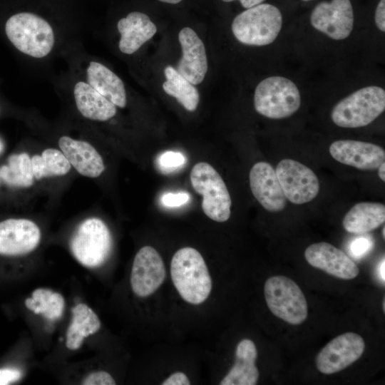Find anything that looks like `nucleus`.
Masks as SVG:
<instances>
[{"label": "nucleus", "instance_id": "obj_33", "mask_svg": "<svg viewBox=\"0 0 385 385\" xmlns=\"http://www.w3.org/2000/svg\"><path fill=\"white\" fill-rule=\"evenodd\" d=\"M163 385H189L190 381L183 372L177 371L170 375L162 383Z\"/></svg>", "mask_w": 385, "mask_h": 385}, {"label": "nucleus", "instance_id": "obj_15", "mask_svg": "<svg viewBox=\"0 0 385 385\" xmlns=\"http://www.w3.org/2000/svg\"><path fill=\"white\" fill-rule=\"evenodd\" d=\"M338 162L363 170H374L385 161L384 150L375 144L353 140H339L329 147Z\"/></svg>", "mask_w": 385, "mask_h": 385}, {"label": "nucleus", "instance_id": "obj_38", "mask_svg": "<svg viewBox=\"0 0 385 385\" xmlns=\"http://www.w3.org/2000/svg\"><path fill=\"white\" fill-rule=\"evenodd\" d=\"M384 265H385V262H384V258L382 262L380 264V267H379L380 278L383 281L384 283V281H385V274H384L385 267H384Z\"/></svg>", "mask_w": 385, "mask_h": 385}, {"label": "nucleus", "instance_id": "obj_21", "mask_svg": "<svg viewBox=\"0 0 385 385\" xmlns=\"http://www.w3.org/2000/svg\"><path fill=\"white\" fill-rule=\"evenodd\" d=\"M72 93L77 110L84 118L103 122L115 115L116 106L83 78L74 81Z\"/></svg>", "mask_w": 385, "mask_h": 385}, {"label": "nucleus", "instance_id": "obj_42", "mask_svg": "<svg viewBox=\"0 0 385 385\" xmlns=\"http://www.w3.org/2000/svg\"><path fill=\"white\" fill-rule=\"evenodd\" d=\"M1 143H0V151H1Z\"/></svg>", "mask_w": 385, "mask_h": 385}, {"label": "nucleus", "instance_id": "obj_30", "mask_svg": "<svg viewBox=\"0 0 385 385\" xmlns=\"http://www.w3.org/2000/svg\"><path fill=\"white\" fill-rule=\"evenodd\" d=\"M115 384L113 376L103 371L89 374L82 382L83 385H115Z\"/></svg>", "mask_w": 385, "mask_h": 385}, {"label": "nucleus", "instance_id": "obj_39", "mask_svg": "<svg viewBox=\"0 0 385 385\" xmlns=\"http://www.w3.org/2000/svg\"><path fill=\"white\" fill-rule=\"evenodd\" d=\"M159 1L164 3L175 4L180 2L183 0H159Z\"/></svg>", "mask_w": 385, "mask_h": 385}, {"label": "nucleus", "instance_id": "obj_6", "mask_svg": "<svg viewBox=\"0 0 385 385\" xmlns=\"http://www.w3.org/2000/svg\"><path fill=\"white\" fill-rule=\"evenodd\" d=\"M301 96L291 80L282 76H271L257 86L254 95L256 111L272 119L287 118L298 111Z\"/></svg>", "mask_w": 385, "mask_h": 385}, {"label": "nucleus", "instance_id": "obj_35", "mask_svg": "<svg viewBox=\"0 0 385 385\" xmlns=\"http://www.w3.org/2000/svg\"><path fill=\"white\" fill-rule=\"evenodd\" d=\"M225 2H230L236 0H222ZM240 1L241 5L245 8L249 9L253 7L256 5L262 4L265 0H238Z\"/></svg>", "mask_w": 385, "mask_h": 385}, {"label": "nucleus", "instance_id": "obj_17", "mask_svg": "<svg viewBox=\"0 0 385 385\" xmlns=\"http://www.w3.org/2000/svg\"><path fill=\"white\" fill-rule=\"evenodd\" d=\"M178 38L183 56L178 63L176 70L192 84H200L207 71L204 43L190 27L183 28L179 33Z\"/></svg>", "mask_w": 385, "mask_h": 385}, {"label": "nucleus", "instance_id": "obj_11", "mask_svg": "<svg viewBox=\"0 0 385 385\" xmlns=\"http://www.w3.org/2000/svg\"><path fill=\"white\" fill-rule=\"evenodd\" d=\"M365 349L363 338L354 332H346L330 341L318 354L316 366L325 374L342 371L359 359Z\"/></svg>", "mask_w": 385, "mask_h": 385}, {"label": "nucleus", "instance_id": "obj_4", "mask_svg": "<svg viewBox=\"0 0 385 385\" xmlns=\"http://www.w3.org/2000/svg\"><path fill=\"white\" fill-rule=\"evenodd\" d=\"M385 109V91L370 86L362 88L338 102L331 112L332 121L342 128L366 126Z\"/></svg>", "mask_w": 385, "mask_h": 385}, {"label": "nucleus", "instance_id": "obj_31", "mask_svg": "<svg viewBox=\"0 0 385 385\" xmlns=\"http://www.w3.org/2000/svg\"><path fill=\"white\" fill-rule=\"evenodd\" d=\"M190 195L185 192L177 193L167 192L163 195L160 200L163 205L169 207H180L188 202Z\"/></svg>", "mask_w": 385, "mask_h": 385}, {"label": "nucleus", "instance_id": "obj_3", "mask_svg": "<svg viewBox=\"0 0 385 385\" xmlns=\"http://www.w3.org/2000/svg\"><path fill=\"white\" fill-rule=\"evenodd\" d=\"M282 16L278 8L260 4L239 14L232 24L235 37L248 46H265L272 43L280 32Z\"/></svg>", "mask_w": 385, "mask_h": 385}, {"label": "nucleus", "instance_id": "obj_8", "mask_svg": "<svg viewBox=\"0 0 385 385\" xmlns=\"http://www.w3.org/2000/svg\"><path fill=\"white\" fill-rule=\"evenodd\" d=\"M264 293L268 308L276 317L293 325L307 319L306 298L292 279L284 276L271 277L265 282Z\"/></svg>", "mask_w": 385, "mask_h": 385}, {"label": "nucleus", "instance_id": "obj_18", "mask_svg": "<svg viewBox=\"0 0 385 385\" xmlns=\"http://www.w3.org/2000/svg\"><path fill=\"white\" fill-rule=\"evenodd\" d=\"M58 146L71 165L81 175L94 178L104 171L103 158L91 143L63 135L58 140Z\"/></svg>", "mask_w": 385, "mask_h": 385}, {"label": "nucleus", "instance_id": "obj_29", "mask_svg": "<svg viewBox=\"0 0 385 385\" xmlns=\"http://www.w3.org/2000/svg\"><path fill=\"white\" fill-rule=\"evenodd\" d=\"M373 245L371 240L369 237H361L352 241L349 247V252L353 257L359 259L363 257Z\"/></svg>", "mask_w": 385, "mask_h": 385}, {"label": "nucleus", "instance_id": "obj_23", "mask_svg": "<svg viewBox=\"0 0 385 385\" xmlns=\"http://www.w3.org/2000/svg\"><path fill=\"white\" fill-rule=\"evenodd\" d=\"M385 221V206L382 203L362 202L354 205L342 220L344 228L350 233L371 232Z\"/></svg>", "mask_w": 385, "mask_h": 385}, {"label": "nucleus", "instance_id": "obj_13", "mask_svg": "<svg viewBox=\"0 0 385 385\" xmlns=\"http://www.w3.org/2000/svg\"><path fill=\"white\" fill-rule=\"evenodd\" d=\"M38 226L32 220L9 218L0 222V255L19 256L34 250L41 240Z\"/></svg>", "mask_w": 385, "mask_h": 385}, {"label": "nucleus", "instance_id": "obj_41", "mask_svg": "<svg viewBox=\"0 0 385 385\" xmlns=\"http://www.w3.org/2000/svg\"><path fill=\"white\" fill-rule=\"evenodd\" d=\"M383 310H384V312L385 311V300H384V299L383 300Z\"/></svg>", "mask_w": 385, "mask_h": 385}, {"label": "nucleus", "instance_id": "obj_7", "mask_svg": "<svg viewBox=\"0 0 385 385\" xmlns=\"http://www.w3.org/2000/svg\"><path fill=\"white\" fill-rule=\"evenodd\" d=\"M190 178L195 191L202 196L204 213L214 221H227L230 216L232 201L217 171L210 164L200 162L192 168Z\"/></svg>", "mask_w": 385, "mask_h": 385}, {"label": "nucleus", "instance_id": "obj_40", "mask_svg": "<svg viewBox=\"0 0 385 385\" xmlns=\"http://www.w3.org/2000/svg\"><path fill=\"white\" fill-rule=\"evenodd\" d=\"M382 236H383V238L384 239L385 238V227L384 226L383 227V229H382Z\"/></svg>", "mask_w": 385, "mask_h": 385}, {"label": "nucleus", "instance_id": "obj_16", "mask_svg": "<svg viewBox=\"0 0 385 385\" xmlns=\"http://www.w3.org/2000/svg\"><path fill=\"white\" fill-rule=\"evenodd\" d=\"M250 185L254 197L267 211L277 212L286 207V197L275 170L267 162L255 163L250 171Z\"/></svg>", "mask_w": 385, "mask_h": 385}, {"label": "nucleus", "instance_id": "obj_14", "mask_svg": "<svg viewBox=\"0 0 385 385\" xmlns=\"http://www.w3.org/2000/svg\"><path fill=\"white\" fill-rule=\"evenodd\" d=\"M304 257L312 267L339 279H351L359 272L358 266L346 254L328 242L309 245Z\"/></svg>", "mask_w": 385, "mask_h": 385}, {"label": "nucleus", "instance_id": "obj_20", "mask_svg": "<svg viewBox=\"0 0 385 385\" xmlns=\"http://www.w3.org/2000/svg\"><path fill=\"white\" fill-rule=\"evenodd\" d=\"M117 29L120 36L118 48L123 53L129 55L135 53L157 31L149 16L139 11L130 12L120 19Z\"/></svg>", "mask_w": 385, "mask_h": 385}, {"label": "nucleus", "instance_id": "obj_22", "mask_svg": "<svg viewBox=\"0 0 385 385\" xmlns=\"http://www.w3.org/2000/svg\"><path fill=\"white\" fill-rule=\"evenodd\" d=\"M257 351L252 340L240 341L235 351V361L220 385H255L259 378V371L255 366Z\"/></svg>", "mask_w": 385, "mask_h": 385}, {"label": "nucleus", "instance_id": "obj_24", "mask_svg": "<svg viewBox=\"0 0 385 385\" xmlns=\"http://www.w3.org/2000/svg\"><path fill=\"white\" fill-rule=\"evenodd\" d=\"M101 328L97 314L88 305L80 303L72 309V319L66 332V346L76 350L81 346L84 338L94 334Z\"/></svg>", "mask_w": 385, "mask_h": 385}, {"label": "nucleus", "instance_id": "obj_36", "mask_svg": "<svg viewBox=\"0 0 385 385\" xmlns=\"http://www.w3.org/2000/svg\"><path fill=\"white\" fill-rule=\"evenodd\" d=\"M25 305L29 309L34 311L37 304L32 297H29L25 300Z\"/></svg>", "mask_w": 385, "mask_h": 385}, {"label": "nucleus", "instance_id": "obj_37", "mask_svg": "<svg viewBox=\"0 0 385 385\" xmlns=\"http://www.w3.org/2000/svg\"><path fill=\"white\" fill-rule=\"evenodd\" d=\"M378 174L381 180H385V163H381L378 168Z\"/></svg>", "mask_w": 385, "mask_h": 385}, {"label": "nucleus", "instance_id": "obj_2", "mask_svg": "<svg viewBox=\"0 0 385 385\" xmlns=\"http://www.w3.org/2000/svg\"><path fill=\"white\" fill-rule=\"evenodd\" d=\"M172 281L181 297L187 302L199 304L209 297L212 279L201 254L186 247L178 250L170 265Z\"/></svg>", "mask_w": 385, "mask_h": 385}, {"label": "nucleus", "instance_id": "obj_43", "mask_svg": "<svg viewBox=\"0 0 385 385\" xmlns=\"http://www.w3.org/2000/svg\"><path fill=\"white\" fill-rule=\"evenodd\" d=\"M303 1H310V0H303Z\"/></svg>", "mask_w": 385, "mask_h": 385}, {"label": "nucleus", "instance_id": "obj_12", "mask_svg": "<svg viewBox=\"0 0 385 385\" xmlns=\"http://www.w3.org/2000/svg\"><path fill=\"white\" fill-rule=\"evenodd\" d=\"M165 274V267L160 254L155 248L144 246L133 260L130 279L132 290L138 297H148L161 286Z\"/></svg>", "mask_w": 385, "mask_h": 385}, {"label": "nucleus", "instance_id": "obj_5", "mask_svg": "<svg viewBox=\"0 0 385 385\" xmlns=\"http://www.w3.org/2000/svg\"><path fill=\"white\" fill-rule=\"evenodd\" d=\"M113 238L106 223L98 217L83 220L72 235L69 247L75 259L88 268L101 266L109 257Z\"/></svg>", "mask_w": 385, "mask_h": 385}, {"label": "nucleus", "instance_id": "obj_1", "mask_svg": "<svg viewBox=\"0 0 385 385\" xmlns=\"http://www.w3.org/2000/svg\"><path fill=\"white\" fill-rule=\"evenodd\" d=\"M5 33L14 46L34 59H43L54 50L56 34L52 25L31 12L11 16L5 24Z\"/></svg>", "mask_w": 385, "mask_h": 385}, {"label": "nucleus", "instance_id": "obj_10", "mask_svg": "<svg viewBox=\"0 0 385 385\" xmlns=\"http://www.w3.org/2000/svg\"><path fill=\"white\" fill-rule=\"evenodd\" d=\"M354 11L350 0H332L318 4L313 9L312 26L334 40L349 36L354 27Z\"/></svg>", "mask_w": 385, "mask_h": 385}, {"label": "nucleus", "instance_id": "obj_28", "mask_svg": "<svg viewBox=\"0 0 385 385\" xmlns=\"http://www.w3.org/2000/svg\"><path fill=\"white\" fill-rule=\"evenodd\" d=\"M186 163L185 155L175 151H166L157 158L158 168L165 173H170L181 168Z\"/></svg>", "mask_w": 385, "mask_h": 385}, {"label": "nucleus", "instance_id": "obj_32", "mask_svg": "<svg viewBox=\"0 0 385 385\" xmlns=\"http://www.w3.org/2000/svg\"><path fill=\"white\" fill-rule=\"evenodd\" d=\"M22 376L20 370L6 367L0 369V385H8L19 381Z\"/></svg>", "mask_w": 385, "mask_h": 385}, {"label": "nucleus", "instance_id": "obj_27", "mask_svg": "<svg viewBox=\"0 0 385 385\" xmlns=\"http://www.w3.org/2000/svg\"><path fill=\"white\" fill-rule=\"evenodd\" d=\"M31 160L34 176L37 180L64 175L71 167L61 150L56 148H46Z\"/></svg>", "mask_w": 385, "mask_h": 385}, {"label": "nucleus", "instance_id": "obj_25", "mask_svg": "<svg viewBox=\"0 0 385 385\" xmlns=\"http://www.w3.org/2000/svg\"><path fill=\"white\" fill-rule=\"evenodd\" d=\"M164 73L166 78L163 83L164 91L176 98L186 110L194 111L200 101L197 89L171 66L165 67Z\"/></svg>", "mask_w": 385, "mask_h": 385}, {"label": "nucleus", "instance_id": "obj_26", "mask_svg": "<svg viewBox=\"0 0 385 385\" xmlns=\"http://www.w3.org/2000/svg\"><path fill=\"white\" fill-rule=\"evenodd\" d=\"M0 178L9 186L29 188L34 184L31 160L26 153L13 154L0 168Z\"/></svg>", "mask_w": 385, "mask_h": 385}, {"label": "nucleus", "instance_id": "obj_34", "mask_svg": "<svg viewBox=\"0 0 385 385\" xmlns=\"http://www.w3.org/2000/svg\"><path fill=\"white\" fill-rule=\"evenodd\" d=\"M375 23L380 31H385V0H380L376 6Z\"/></svg>", "mask_w": 385, "mask_h": 385}, {"label": "nucleus", "instance_id": "obj_9", "mask_svg": "<svg viewBox=\"0 0 385 385\" xmlns=\"http://www.w3.org/2000/svg\"><path fill=\"white\" fill-rule=\"evenodd\" d=\"M275 173L286 198L294 204L309 202L319 193L318 178L310 168L298 161L282 160Z\"/></svg>", "mask_w": 385, "mask_h": 385}, {"label": "nucleus", "instance_id": "obj_19", "mask_svg": "<svg viewBox=\"0 0 385 385\" xmlns=\"http://www.w3.org/2000/svg\"><path fill=\"white\" fill-rule=\"evenodd\" d=\"M82 78L116 107H125L127 96L123 81L103 63L88 61L84 67Z\"/></svg>", "mask_w": 385, "mask_h": 385}, {"label": "nucleus", "instance_id": "obj_44", "mask_svg": "<svg viewBox=\"0 0 385 385\" xmlns=\"http://www.w3.org/2000/svg\"><path fill=\"white\" fill-rule=\"evenodd\" d=\"M0 111H1V108H0Z\"/></svg>", "mask_w": 385, "mask_h": 385}]
</instances>
